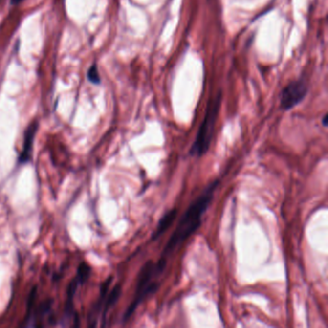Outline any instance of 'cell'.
Here are the masks:
<instances>
[{
  "instance_id": "6da1fadb",
  "label": "cell",
  "mask_w": 328,
  "mask_h": 328,
  "mask_svg": "<svg viewBox=\"0 0 328 328\" xmlns=\"http://www.w3.org/2000/svg\"><path fill=\"white\" fill-rule=\"evenodd\" d=\"M219 184V180L212 182L203 191V193L185 211L175 232L172 234L163 250L162 258L167 259V257L171 255L179 245H181L199 228L202 221V217L207 211L211 201L213 200L214 194Z\"/></svg>"
},
{
  "instance_id": "7a4b0ae2",
  "label": "cell",
  "mask_w": 328,
  "mask_h": 328,
  "mask_svg": "<svg viewBox=\"0 0 328 328\" xmlns=\"http://www.w3.org/2000/svg\"><path fill=\"white\" fill-rule=\"evenodd\" d=\"M167 259L160 258L157 262L149 261L141 268L138 278L134 298L124 313L123 322H127L135 313L138 307L147 299L155 294L159 289L158 278L166 268Z\"/></svg>"
},
{
  "instance_id": "3957f363",
  "label": "cell",
  "mask_w": 328,
  "mask_h": 328,
  "mask_svg": "<svg viewBox=\"0 0 328 328\" xmlns=\"http://www.w3.org/2000/svg\"><path fill=\"white\" fill-rule=\"evenodd\" d=\"M220 103H221V93H219L209 103L204 119L197 134L196 140L194 141L193 146L190 149V154L192 156L201 157L208 151L213 138L214 128L220 108Z\"/></svg>"
},
{
  "instance_id": "277c9868",
  "label": "cell",
  "mask_w": 328,
  "mask_h": 328,
  "mask_svg": "<svg viewBox=\"0 0 328 328\" xmlns=\"http://www.w3.org/2000/svg\"><path fill=\"white\" fill-rule=\"evenodd\" d=\"M308 92V86L304 79L290 82L281 91L280 107L284 111L292 110L299 104Z\"/></svg>"
},
{
  "instance_id": "5b68a950",
  "label": "cell",
  "mask_w": 328,
  "mask_h": 328,
  "mask_svg": "<svg viewBox=\"0 0 328 328\" xmlns=\"http://www.w3.org/2000/svg\"><path fill=\"white\" fill-rule=\"evenodd\" d=\"M39 123L38 121H33L29 124L24 132V141H23V148L22 150L21 156L19 158L20 164H26L31 160L32 157V150L36 133L38 131Z\"/></svg>"
},
{
  "instance_id": "8992f818",
  "label": "cell",
  "mask_w": 328,
  "mask_h": 328,
  "mask_svg": "<svg viewBox=\"0 0 328 328\" xmlns=\"http://www.w3.org/2000/svg\"><path fill=\"white\" fill-rule=\"evenodd\" d=\"M176 216H177V209H172L171 211L166 213L163 216V218L159 220V223L156 227V230L152 234V240H156V239L161 237L172 226V224L174 223Z\"/></svg>"
},
{
  "instance_id": "52a82bcc",
  "label": "cell",
  "mask_w": 328,
  "mask_h": 328,
  "mask_svg": "<svg viewBox=\"0 0 328 328\" xmlns=\"http://www.w3.org/2000/svg\"><path fill=\"white\" fill-rule=\"evenodd\" d=\"M87 77L89 79V82H91L92 84H95V85H99L100 82H101V79H100V76H99V73H98V70H97V66L95 64H93L88 70L87 72Z\"/></svg>"
},
{
  "instance_id": "ba28073f",
  "label": "cell",
  "mask_w": 328,
  "mask_h": 328,
  "mask_svg": "<svg viewBox=\"0 0 328 328\" xmlns=\"http://www.w3.org/2000/svg\"><path fill=\"white\" fill-rule=\"evenodd\" d=\"M328 115H325V117H324V119H323V124H324L325 126H328Z\"/></svg>"
},
{
  "instance_id": "9c48e42d",
  "label": "cell",
  "mask_w": 328,
  "mask_h": 328,
  "mask_svg": "<svg viewBox=\"0 0 328 328\" xmlns=\"http://www.w3.org/2000/svg\"><path fill=\"white\" fill-rule=\"evenodd\" d=\"M24 0H11V4L12 5H16V4H20L21 2H22Z\"/></svg>"
}]
</instances>
